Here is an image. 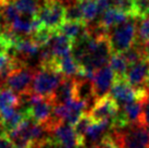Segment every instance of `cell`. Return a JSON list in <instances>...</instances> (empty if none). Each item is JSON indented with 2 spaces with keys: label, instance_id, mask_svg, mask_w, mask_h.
<instances>
[{
  "label": "cell",
  "instance_id": "obj_1",
  "mask_svg": "<svg viewBox=\"0 0 149 148\" xmlns=\"http://www.w3.org/2000/svg\"><path fill=\"white\" fill-rule=\"evenodd\" d=\"M119 148H149V126L145 123L130 125L111 134Z\"/></svg>",
  "mask_w": 149,
  "mask_h": 148
},
{
  "label": "cell",
  "instance_id": "obj_2",
  "mask_svg": "<svg viewBox=\"0 0 149 148\" xmlns=\"http://www.w3.org/2000/svg\"><path fill=\"white\" fill-rule=\"evenodd\" d=\"M133 17L108 31V38L113 52H124L136 43V25Z\"/></svg>",
  "mask_w": 149,
  "mask_h": 148
},
{
  "label": "cell",
  "instance_id": "obj_3",
  "mask_svg": "<svg viewBox=\"0 0 149 148\" xmlns=\"http://www.w3.org/2000/svg\"><path fill=\"white\" fill-rule=\"evenodd\" d=\"M65 77L62 73L48 68H42L35 72L29 89L45 98L51 99L54 91Z\"/></svg>",
  "mask_w": 149,
  "mask_h": 148
},
{
  "label": "cell",
  "instance_id": "obj_4",
  "mask_svg": "<svg viewBox=\"0 0 149 148\" xmlns=\"http://www.w3.org/2000/svg\"><path fill=\"white\" fill-rule=\"evenodd\" d=\"M65 6L58 0H45L36 17L42 27L56 33L65 22Z\"/></svg>",
  "mask_w": 149,
  "mask_h": 148
},
{
  "label": "cell",
  "instance_id": "obj_5",
  "mask_svg": "<svg viewBox=\"0 0 149 148\" xmlns=\"http://www.w3.org/2000/svg\"><path fill=\"white\" fill-rule=\"evenodd\" d=\"M119 110L120 107L116 101L110 95L107 94L97 98L93 107L86 113L93 122H109L111 124V121L119 113Z\"/></svg>",
  "mask_w": 149,
  "mask_h": 148
},
{
  "label": "cell",
  "instance_id": "obj_6",
  "mask_svg": "<svg viewBox=\"0 0 149 148\" xmlns=\"http://www.w3.org/2000/svg\"><path fill=\"white\" fill-rule=\"evenodd\" d=\"M48 142L51 146L64 148H83L85 140L76 135L73 126L66 123L59 124L54 131L50 132Z\"/></svg>",
  "mask_w": 149,
  "mask_h": 148
},
{
  "label": "cell",
  "instance_id": "obj_7",
  "mask_svg": "<svg viewBox=\"0 0 149 148\" xmlns=\"http://www.w3.org/2000/svg\"><path fill=\"white\" fill-rule=\"evenodd\" d=\"M34 74L35 72L32 69L23 66L22 69L17 70L11 75H9L4 83L7 85V88L11 89L15 94L17 93L20 95L29 89V87H31L29 85L32 84Z\"/></svg>",
  "mask_w": 149,
  "mask_h": 148
},
{
  "label": "cell",
  "instance_id": "obj_8",
  "mask_svg": "<svg viewBox=\"0 0 149 148\" xmlns=\"http://www.w3.org/2000/svg\"><path fill=\"white\" fill-rule=\"evenodd\" d=\"M125 80L135 88L145 87L149 82V59L143 58L141 61L130 66Z\"/></svg>",
  "mask_w": 149,
  "mask_h": 148
},
{
  "label": "cell",
  "instance_id": "obj_9",
  "mask_svg": "<svg viewBox=\"0 0 149 148\" xmlns=\"http://www.w3.org/2000/svg\"><path fill=\"white\" fill-rule=\"evenodd\" d=\"M116 80V74L112 71L109 64L104 66L96 71L93 83L95 86V91L97 97H102L111 89V86Z\"/></svg>",
  "mask_w": 149,
  "mask_h": 148
},
{
  "label": "cell",
  "instance_id": "obj_10",
  "mask_svg": "<svg viewBox=\"0 0 149 148\" xmlns=\"http://www.w3.org/2000/svg\"><path fill=\"white\" fill-rule=\"evenodd\" d=\"M54 103L52 99L45 98L38 103L34 105L32 107H29L24 109L26 112L27 118L32 119L34 122L40 125H45L47 121L49 120L52 113V109H54Z\"/></svg>",
  "mask_w": 149,
  "mask_h": 148
},
{
  "label": "cell",
  "instance_id": "obj_11",
  "mask_svg": "<svg viewBox=\"0 0 149 148\" xmlns=\"http://www.w3.org/2000/svg\"><path fill=\"white\" fill-rule=\"evenodd\" d=\"M48 46H49L54 59L59 60L64 56L72 54L73 41L69 39L66 36H64L63 34H61L60 32H56L51 37Z\"/></svg>",
  "mask_w": 149,
  "mask_h": 148
},
{
  "label": "cell",
  "instance_id": "obj_12",
  "mask_svg": "<svg viewBox=\"0 0 149 148\" xmlns=\"http://www.w3.org/2000/svg\"><path fill=\"white\" fill-rule=\"evenodd\" d=\"M75 95V77H64L60 85L57 87L52 95L54 105H65L74 99Z\"/></svg>",
  "mask_w": 149,
  "mask_h": 148
},
{
  "label": "cell",
  "instance_id": "obj_13",
  "mask_svg": "<svg viewBox=\"0 0 149 148\" xmlns=\"http://www.w3.org/2000/svg\"><path fill=\"white\" fill-rule=\"evenodd\" d=\"M23 66H26L22 60H20L17 56L10 54L7 51L0 52V78L7 80L9 75H11L13 72L20 70Z\"/></svg>",
  "mask_w": 149,
  "mask_h": 148
},
{
  "label": "cell",
  "instance_id": "obj_14",
  "mask_svg": "<svg viewBox=\"0 0 149 148\" xmlns=\"http://www.w3.org/2000/svg\"><path fill=\"white\" fill-rule=\"evenodd\" d=\"M131 17H128L127 14L123 11H121L119 9L116 8H109L106 10L104 13H101V17L99 20V24L109 31L110 29L118 26V25L122 24L128 20Z\"/></svg>",
  "mask_w": 149,
  "mask_h": 148
},
{
  "label": "cell",
  "instance_id": "obj_15",
  "mask_svg": "<svg viewBox=\"0 0 149 148\" xmlns=\"http://www.w3.org/2000/svg\"><path fill=\"white\" fill-rule=\"evenodd\" d=\"M59 71L65 76V77H72V76H82V66L79 62L74 59L72 54L64 56L63 58L57 60Z\"/></svg>",
  "mask_w": 149,
  "mask_h": 148
},
{
  "label": "cell",
  "instance_id": "obj_16",
  "mask_svg": "<svg viewBox=\"0 0 149 148\" xmlns=\"http://www.w3.org/2000/svg\"><path fill=\"white\" fill-rule=\"evenodd\" d=\"M58 32L63 34L64 36H66L69 39L75 43L79 39H81L82 37H84L87 34L86 29V24L84 23H79V22H69L65 21L61 27L59 29Z\"/></svg>",
  "mask_w": 149,
  "mask_h": 148
},
{
  "label": "cell",
  "instance_id": "obj_17",
  "mask_svg": "<svg viewBox=\"0 0 149 148\" xmlns=\"http://www.w3.org/2000/svg\"><path fill=\"white\" fill-rule=\"evenodd\" d=\"M144 105L145 103L135 101V103L125 105L123 107V112L130 125L145 123L144 122Z\"/></svg>",
  "mask_w": 149,
  "mask_h": 148
},
{
  "label": "cell",
  "instance_id": "obj_18",
  "mask_svg": "<svg viewBox=\"0 0 149 148\" xmlns=\"http://www.w3.org/2000/svg\"><path fill=\"white\" fill-rule=\"evenodd\" d=\"M39 49L40 48L34 43L31 37L29 38L21 37V39L17 41L15 47H14V54L13 56H17L19 54L25 58H31L37 54Z\"/></svg>",
  "mask_w": 149,
  "mask_h": 148
},
{
  "label": "cell",
  "instance_id": "obj_19",
  "mask_svg": "<svg viewBox=\"0 0 149 148\" xmlns=\"http://www.w3.org/2000/svg\"><path fill=\"white\" fill-rule=\"evenodd\" d=\"M15 8L21 15L27 17H36L40 4L38 0H12Z\"/></svg>",
  "mask_w": 149,
  "mask_h": 148
},
{
  "label": "cell",
  "instance_id": "obj_20",
  "mask_svg": "<svg viewBox=\"0 0 149 148\" xmlns=\"http://www.w3.org/2000/svg\"><path fill=\"white\" fill-rule=\"evenodd\" d=\"M20 105V97L9 88L0 89V113L9 109H15Z\"/></svg>",
  "mask_w": 149,
  "mask_h": 148
},
{
  "label": "cell",
  "instance_id": "obj_21",
  "mask_svg": "<svg viewBox=\"0 0 149 148\" xmlns=\"http://www.w3.org/2000/svg\"><path fill=\"white\" fill-rule=\"evenodd\" d=\"M109 126H110L109 122H93L86 132L85 145H86V140H89V143L98 144L97 142L101 140V138L104 136V132L107 131Z\"/></svg>",
  "mask_w": 149,
  "mask_h": 148
},
{
  "label": "cell",
  "instance_id": "obj_22",
  "mask_svg": "<svg viewBox=\"0 0 149 148\" xmlns=\"http://www.w3.org/2000/svg\"><path fill=\"white\" fill-rule=\"evenodd\" d=\"M109 66L112 69V71L116 74V77L118 78H125L126 72L128 69V64L125 60L123 54L121 52H113L110 57Z\"/></svg>",
  "mask_w": 149,
  "mask_h": 148
},
{
  "label": "cell",
  "instance_id": "obj_23",
  "mask_svg": "<svg viewBox=\"0 0 149 148\" xmlns=\"http://www.w3.org/2000/svg\"><path fill=\"white\" fill-rule=\"evenodd\" d=\"M79 6L85 24H89L100 14L96 0H79Z\"/></svg>",
  "mask_w": 149,
  "mask_h": 148
},
{
  "label": "cell",
  "instance_id": "obj_24",
  "mask_svg": "<svg viewBox=\"0 0 149 148\" xmlns=\"http://www.w3.org/2000/svg\"><path fill=\"white\" fill-rule=\"evenodd\" d=\"M133 19H141L149 15V0H131Z\"/></svg>",
  "mask_w": 149,
  "mask_h": 148
},
{
  "label": "cell",
  "instance_id": "obj_25",
  "mask_svg": "<svg viewBox=\"0 0 149 148\" xmlns=\"http://www.w3.org/2000/svg\"><path fill=\"white\" fill-rule=\"evenodd\" d=\"M149 40V15L141 17L136 27V43H144Z\"/></svg>",
  "mask_w": 149,
  "mask_h": 148
},
{
  "label": "cell",
  "instance_id": "obj_26",
  "mask_svg": "<svg viewBox=\"0 0 149 148\" xmlns=\"http://www.w3.org/2000/svg\"><path fill=\"white\" fill-rule=\"evenodd\" d=\"M91 123H93V121H91V119L88 117V114H87V113H84V114L79 118V121L75 123L74 126H73L75 133H76V135L79 136V137H81L82 140H85L86 132Z\"/></svg>",
  "mask_w": 149,
  "mask_h": 148
},
{
  "label": "cell",
  "instance_id": "obj_27",
  "mask_svg": "<svg viewBox=\"0 0 149 148\" xmlns=\"http://www.w3.org/2000/svg\"><path fill=\"white\" fill-rule=\"evenodd\" d=\"M122 54H123L125 60H126V62H127V64L130 66L137 63V62L141 61L143 59V54H141V50L136 45H134L133 47H131L130 49H127L126 51L122 52Z\"/></svg>",
  "mask_w": 149,
  "mask_h": 148
},
{
  "label": "cell",
  "instance_id": "obj_28",
  "mask_svg": "<svg viewBox=\"0 0 149 148\" xmlns=\"http://www.w3.org/2000/svg\"><path fill=\"white\" fill-rule=\"evenodd\" d=\"M99 148H119L116 146V142L113 140V137L111 136V134H107L104 135L99 143Z\"/></svg>",
  "mask_w": 149,
  "mask_h": 148
},
{
  "label": "cell",
  "instance_id": "obj_29",
  "mask_svg": "<svg viewBox=\"0 0 149 148\" xmlns=\"http://www.w3.org/2000/svg\"><path fill=\"white\" fill-rule=\"evenodd\" d=\"M0 148H13L8 133H6L3 130H0Z\"/></svg>",
  "mask_w": 149,
  "mask_h": 148
},
{
  "label": "cell",
  "instance_id": "obj_30",
  "mask_svg": "<svg viewBox=\"0 0 149 148\" xmlns=\"http://www.w3.org/2000/svg\"><path fill=\"white\" fill-rule=\"evenodd\" d=\"M146 89H147V91H148V99H149V82L146 84Z\"/></svg>",
  "mask_w": 149,
  "mask_h": 148
},
{
  "label": "cell",
  "instance_id": "obj_31",
  "mask_svg": "<svg viewBox=\"0 0 149 148\" xmlns=\"http://www.w3.org/2000/svg\"><path fill=\"white\" fill-rule=\"evenodd\" d=\"M1 51H3V49H2V45H1V43H0V52Z\"/></svg>",
  "mask_w": 149,
  "mask_h": 148
},
{
  "label": "cell",
  "instance_id": "obj_32",
  "mask_svg": "<svg viewBox=\"0 0 149 148\" xmlns=\"http://www.w3.org/2000/svg\"><path fill=\"white\" fill-rule=\"evenodd\" d=\"M59 148H64V147H59Z\"/></svg>",
  "mask_w": 149,
  "mask_h": 148
}]
</instances>
